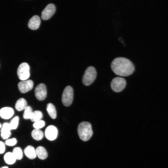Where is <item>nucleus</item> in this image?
Wrapping results in <instances>:
<instances>
[{
    "instance_id": "nucleus-1",
    "label": "nucleus",
    "mask_w": 168,
    "mask_h": 168,
    "mask_svg": "<svg viewBox=\"0 0 168 168\" xmlns=\"http://www.w3.org/2000/svg\"><path fill=\"white\" fill-rule=\"evenodd\" d=\"M111 68L116 75L126 77L132 74L135 70L134 66L129 59L124 57L115 58L111 63Z\"/></svg>"
},
{
    "instance_id": "nucleus-2",
    "label": "nucleus",
    "mask_w": 168,
    "mask_h": 168,
    "mask_svg": "<svg viewBox=\"0 0 168 168\" xmlns=\"http://www.w3.org/2000/svg\"><path fill=\"white\" fill-rule=\"evenodd\" d=\"M77 132L82 140L84 141L88 140L93 134L91 124L89 122L86 121L80 123L78 126Z\"/></svg>"
},
{
    "instance_id": "nucleus-3",
    "label": "nucleus",
    "mask_w": 168,
    "mask_h": 168,
    "mask_svg": "<svg viewBox=\"0 0 168 168\" xmlns=\"http://www.w3.org/2000/svg\"><path fill=\"white\" fill-rule=\"evenodd\" d=\"M97 76V72L93 66H89L86 69L83 76L82 82L86 86H89L95 81Z\"/></svg>"
},
{
    "instance_id": "nucleus-4",
    "label": "nucleus",
    "mask_w": 168,
    "mask_h": 168,
    "mask_svg": "<svg viewBox=\"0 0 168 168\" xmlns=\"http://www.w3.org/2000/svg\"><path fill=\"white\" fill-rule=\"evenodd\" d=\"M73 98V91L72 87L69 86L64 89L62 95V100L63 105L66 106L70 105L72 103Z\"/></svg>"
},
{
    "instance_id": "nucleus-5",
    "label": "nucleus",
    "mask_w": 168,
    "mask_h": 168,
    "mask_svg": "<svg viewBox=\"0 0 168 168\" xmlns=\"http://www.w3.org/2000/svg\"><path fill=\"white\" fill-rule=\"evenodd\" d=\"M30 68L28 64L22 63L19 66L17 70V74L19 79L22 81L27 80L30 77Z\"/></svg>"
},
{
    "instance_id": "nucleus-6",
    "label": "nucleus",
    "mask_w": 168,
    "mask_h": 168,
    "mask_svg": "<svg viewBox=\"0 0 168 168\" xmlns=\"http://www.w3.org/2000/svg\"><path fill=\"white\" fill-rule=\"evenodd\" d=\"M126 84V81L123 78L117 77L114 78L111 83L112 90L115 92H120L125 88Z\"/></svg>"
},
{
    "instance_id": "nucleus-7",
    "label": "nucleus",
    "mask_w": 168,
    "mask_h": 168,
    "mask_svg": "<svg viewBox=\"0 0 168 168\" xmlns=\"http://www.w3.org/2000/svg\"><path fill=\"white\" fill-rule=\"evenodd\" d=\"M35 96L39 100H44L46 98L47 92L45 85L43 83L38 84L35 87Z\"/></svg>"
},
{
    "instance_id": "nucleus-8",
    "label": "nucleus",
    "mask_w": 168,
    "mask_h": 168,
    "mask_svg": "<svg viewBox=\"0 0 168 168\" xmlns=\"http://www.w3.org/2000/svg\"><path fill=\"white\" fill-rule=\"evenodd\" d=\"M55 7L54 4L50 3L47 5L42 11L41 17L44 20H47L50 18L55 11Z\"/></svg>"
},
{
    "instance_id": "nucleus-9",
    "label": "nucleus",
    "mask_w": 168,
    "mask_h": 168,
    "mask_svg": "<svg viewBox=\"0 0 168 168\" xmlns=\"http://www.w3.org/2000/svg\"><path fill=\"white\" fill-rule=\"evenodd\" d=\"M18 88L20 91L24 93L31 90L33 86V82L31 80L22 81L18 84Z\"/></svg>"
},
{
    "instance_id": "nucleus-10",
    "label": "nucleus",
    "mask_w": 168,
    "mask_h": 168,
    "mask_svg": "<svg viewBox=\"0 0 168 168\" xmlns=\"http://www.w3.org/2000/svg\"><path fill=\"white\" fill-rule=\"evenodd\" d=\"M58 130L55 126L50 125L47 127L45 131V135L47 139L50 141L55 140L58 136Z\"/></svg>"
},
{
    "instance_id": "nucleus-11",
    "label": "nucleus",
    "mask_w": 168,
    "mask_h": 168,
    "mask_svg": "<svg viewBox=\"0 0 168 168\" xmlns=\"http://www.w3.org/2000/svg\"><path fill=\"white\" fill-rule=\"evenodd\" d=\"M12 130L10 124L4 123L1 130V136L3 139H7L11 135V130Z\"/></svg>"
},
{
    "instance_id": "nucleus-12",
    "label": "nucleus",
    "mask_w": 168,
    "mask_h": 168,
    "mask_svg": "<svg viewBox=\"0 0 168 168\" xmlns=\"http://www.w3.org/2000/svg\"><path fill=\"white\" fill-rule=\"evenodd\" d=\"M40 22L39 16L38 15H34L29 20L28 26L31 29L36 30L39 27Z\"/></svg>"
},
{
    "instance_id": "nucleus-13",
    "label": "nucleus",
    "mask_w": 168,
    "mask_h": 168,
    "mask_svg": "<svg viewBox=\"0 0 168 168\" xmlns=\"http://www.w3.org/2000/svg\"><path fill=\"white\" fill-rule=\"evenodd\" d=\"M14 114L13 110L11 107H4L0 110V116L5 119L11 118Z\"/></svg>"
},
{
    "instance_id": "nucleus-14",
    "label": "nucleus",
    "mask_w": 168,
    "mask_h": 168,
    "mask_svg": "<svg viewBox=\"0 0 168 168\" xmlns=\"http://www.w3.org/2000/svg\"><path fill=\"white\" fill-rule=\"evenodd\" d=\"M24 153L26 156L30 159H35L37 156L35 150L31 145L27 146L25 148Z\"/></svg>"
},
{
    "instance_id": "nucleus-15",
    "label": "nucleus",
    "mask_w": 168,
    "mask_h": 168,
    "mask_svg": "<svg viewBox=\"0 0 168 168\" xmlns=\"http://www.w3.org/2000/svg\"><path fill=\"white\" fill-rule=\"evenodd\" d=\"M27 105L26 101L23 98H20L17 100L15 105L16 109L18 111L24 110Z\"/></svg>"
},
{
    "instance_id": "nucleus-16",
    "label": "nucleus",
    "mask_w": 168,
    "mask_h": 168,
    "mask_svg": "<svg viewBox=\"0 0 168 168\" xmlns=\"http://www.w3.org/2000/svg\"><path fill=\"white\" fill-rule=\"evenodd\" d=\"M36 156L41 160L45 159L48 156L47 152L45 148L42 146L37 147L35 150Z\"/></svg>"
},
{
    "instance_id": "nucleus-17",
    "label": "nucleus",
    "mask_w": 168,
    "mask_h": 168,
    "mask_svg": "<svg viewBox=\"0 0 168 168\" xmlns=\"http://www.w3.org/2000/svg\"><path fill=\"white\" fill-rule=\"evenodd\" d=\"M5 162L7 164L12 165L16 161V159L12 152H7L4 156Z\"/></svg>"
},
{
    "instance_id": "nucleus-18",
    "label": "nucleus",
    "mask_w": 168,
    "mask_h": 168,
    "mask_svg": "<svg viewBox=\"0 0 168 168\" xmlns=\"http://www.w3.org/2000/svg\"><path fill=\"white\" fill-rule=\"evenodd\" d=\"M46 110L49 116L53 119H55L57 116V112L54 106L51 103L47 105Z\"/></svg>"
},
{
    "instance_id": "nucleus-19",
    "label": "nucleus",
    "mask_w": 168,
    "mask_h": 168,
    "mask_svg": "<svg viewBox=\"0 0 168 168\" xmlns=\"http://www.w3.org/2000/svg\"><path fill=\"white\" fill-rule=\"evenodd\" d=\"M31 136L35 140L39 141L42 139L44 136L43 132L40 129L35 128L31 132Z\"/></svg>"
},
{
    "instance_id": "nucleus-20",
    "label": "nucleus",
    "mask_w": 168,
    "mask_h": 168,
    "mask_svg": "<svg viewBox=\"0 0 168 168\" xmlns=\"http://www.w3.org/2000/svg\"><path fill=\"white\" fill-rule=\"evenodd\" d=\"M42 117V112L39 110H35L33 112L30 119L32 122H35L41 120Z\"/></svg>"
},
{
    "instance_id": "nucleus-21",
    "label": "nucleus",
    "mask_w": 168,
    "mask_h": 168,
    "mask_svg": "<svg viewBox=\"0 0 168 168\" xmlns=\"http://www.w3.org/2000/svg\"><path fill=\"white\" fill-rule=\"evenodd\" d=\"M16 160H20L23 157V152L21 149L19 147L14 148L12 152Z\"/></svg>"
},
{
    "instance_id": "nucleus-22",
    "label": "nucleus",
    "mask_w": 168,
    "mask_h": 168,
    "mask_svg": "<svg viewBox=\"0 0 168 168\" xmlns=\"http://www.w3.org/2000/svg\"><path fill=\"white\" fill-rule=\"evenodd\" d=\"M33 111L31 107L27 106L24 110L23 117L25 119H30Z\"/></svg>"
},
{
    "instance_id": "nucleus-23",
    "label": "nucleus",
    "mask_w": 168,
    "mask_h": 168,
    "mask_svg": "<svg viewBox=\"0 0 168 168\" xmlns=\"http://www.w3.org/2000/svg\"><path fill=\"white\" fill-rule=\"evenodd\" d=\"M19 118L18 116H16L9 123L12 129H16L17 127L19 124Z\"/></svg>"
},
{
    "instance_id": "nucleus-24",
    "label": "nucleus",
    "mask_w": 168,
    "mask_h": 168,
    "mask_svg": "<svg viewBox=\"0 0 168 168\" xmlns=\"http://www.w3.org/2000/svg\"><path fill=\"white\" fill-rule=\"evenodd\" d=\"M45 125V122L43 120H41L34 122L33 125L35 128L40 129L43 127Z\"/></svg>"
},
{
    "instance_id": "nucleus-25",
    "label": "nucleus",
    "mask_w": 168,
    "mask_h": 168,
    "mask_svg": "<svg viewBox=\"0 0 168 168\" xmlns=\"http://www.w3.org/2000/svg\"><path fill=\"white\" fill-rule=\"evenodd\" d=\"M17 142L16 139L15 138H12L7 139L5 142V144L9 146H13L15 145Z\"/></svg>"
},
{
    "instance_id": "nucleus-26",
    "label": "nucleus",
    "mask_w": 168,
    "mask_h": 168,
    "mask_svg": "<svg viewBox=\"0 0 168 168\" xmlns=\"http://www.w3.org/2000/svg\"><path fill=\"white\" fill-rule=\"evenodd\" d=\"M5 150V146L4 143L0 141V154L3 153Z\"/></svg>"
},
{
    "instance_id": "nucleus-27",
    "label": "nucleus",
    "mask_w": 168,
    "mask_h": 168,
    "mask_svg": "<svg viewBox=\"0 0 168 168\" xmlns=\"http://www.w3.org/2000/svg\"><path fill=\"white\" fill-rule=\"evenodd\" d=\"M1 168H8L7 166H3V167H1Z\"/></svg>"
},
{
    "instance_id": "nucleus-28",
    "label": "nucleus",
    "mask_w": 168,
    "mask_h": 168,
    "mask_svg": "<svg viewBox=\"0 0 168 168\" xmlns=\"http://www.w3.org/2000/svg\"><path fill=\"white\" fill-rule=\"evenodd\" d=\"M2 128V125L0 123V128Z\"/></svg>"
}]
</instances>
